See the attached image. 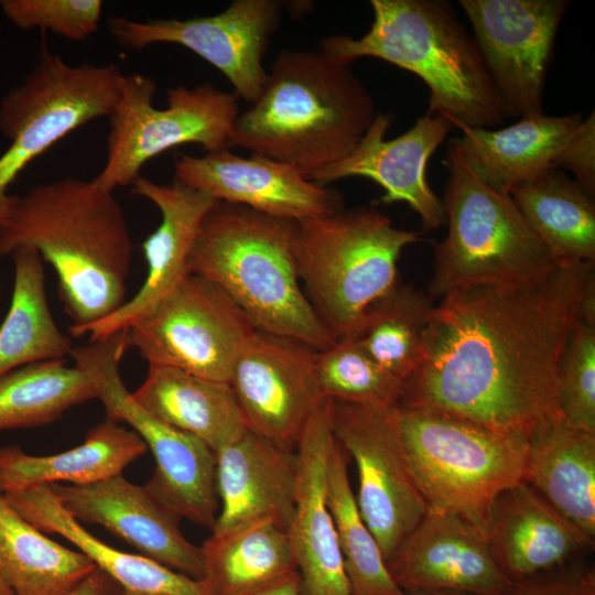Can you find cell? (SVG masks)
Returning <instances> with one entry per match:
<instances>
[{
    "label": "cell",
    "mask_w": 595,
    "mask_h": 595,
    "mask_svg": "<svg viewBox=\"0 0 595 595\" xmlns=\"http://www.w3.org/2000/svg\"><path fill=\"white\" fill-rule=\"evenodd\" d=\"M483 533L496 563L511 582L565 569L592 547L524 480L496 497Z\"/></svg>",
    "instance_id": "cell-23"
},
{
    "label": "cell",
    "mask_w": 595,
    "mask_h": 595,
    "mask_svg": "<svg viewBox=\"0 0 595 595\" xmlns=\"http://www.w3.org/2000/svg\"><path fill=\"white\" fill-rule=\"evenodd\" d=\"M22 247L54 269L69 328L98 322L127 301L130 229L112 192L94 180L64 177L10 195L0 220V258Z\"/></svg>",
    "instance_id": "cell-2"
},
{
    "label": "cell",
    "mask_w": 595,
    "mask_h": 595,
    "mask_svg": "<svg viewBox=\"0 0 595 595\" xmlns=\"http://www.w3.org/2000/svg\"><path fill=\"white\" fill-rule=\"evenodd\" d=\"M331 405V400L318 405L295 446V500L286 531L303 595H351L326 500L327 465L336 441Z\"/></svg>",
    "instance_id": "cell-21"
},
{
    "label": "cell",
    "mask_w": 595,
    "mask_h": 595,
    "mask_svg": "<svg viewBox=\"0 0 595 595\" xmlns=\"http://www.w3.org/2000/svg\"><path fill=\"white\" fill-rule=\"evenodd\" d=\"M407 469L428 509L483 531L496 497L523 480L527 436L424 407L392 408Z\"/></svg>",
    "instance_id": "cell-7"
},
{
    "label": "cell",
    "mask_w": 595,
    "mask_h": 595,
    "mask_svg": "<svg viewBox=\"0 0 595 595\" xmlns=\"http://www.w3.org/2000/svg\"><path fill=\"white\" fill-rule=\"evenodd\" d=\"M375 101L349 65L321 51H282L260 98L239 113L229 148L296 169L307 178L344 159L376 117Z\"/></svg>",
    "instance_id": "cell-3"
},
{
    "label": "cell",
    "mask_w": 595,
    "mask_h": 595,
    "mask_svg": "<svg viewBox=\"0 0 595 595\" xmlns=\"http://www.w3.org/2000/svg\"><path fill=\"white\" fill-rule=\"evenodd\" d=\"M95 569L22 518L0 490V580L13 595H67Z\"/></svg>",
    "instance_id": "cell-32"
},
{
    "label": "cell",
    "mask_w": 595,
    "mask_h": 595,
    "mask_svg": "<svg viewBox=\"0 0 595 595\" xmlns=\"http://www.w3.org/2000/svg\"><path fill=\"white\" fill-rule=\"evenodd\" d=\"M554 165L573 173V180L595 196V111L583 118L563 145Z\"/></svg>",
    "instance_id": "cell-40"
},
{
    "label": "cell",
    "mask_w": 595,
    "mask_h": 595,
    "mask_svg": "<svg viewBox=\"0 0 595 595\" xmlns=\"http://www.w3.org/2000/svg\"><path fill=\"white\" fill-rule=\"evenodd\" d=\"M559 399L564 421L595 433V282L582 299L559 369Z\"/></svg>",
    "instance_id": "cell-38"
},
{
    "label": "cell",
    "mask_w": 595,
    "mask_h": 595,
    "mask_svg": "<svg viewBox=\"0 0 595 595\" xmlns=\"http://www.w3.org/2000/svg\"><path fill=\"white\" fill-rule=\"evenodd\" d=\"M314 378L323 400L393 405L401 394L402 381L380 367L356 337L316 351Z\"/></svg>",
    "instance_id": "cell-37"
},
{
    "label": "cell",
    "mask_w": 595,
    "mask_h": 595,
    "mask_svg": "<svg viewBox=\"0 0 595 595\" xmlns=\"http://www.w3.org/2000/svg\"><path fill=\"white\" fill-rule=\"evenodd\" d=\"M386 563L404 592L498 595L512 584L496 563L483 531L450 511L428 509Z\"/></svg>",
    "instance_id": "cell-20"
},
{
    "label": "cell",
    "mask_w": 595,
    "mask_h": 595,
    "mask_svg": "<svg viewBox=\"0 0 595 595\" xmlns=\"http://www.w3.org/2000/svg\"><path fill=\"white\" fill-rule=\"evenodd\" d=\"M0 299H1V282H0Z\"/></svg>",
    "instance_id": "cell-46"
},
{
    "label": "cell",
    "mask_w": 595,
    "mask_h": 595,
    "mask_svg": "<svg viewBox=\"0 0 595 595\" xmlns=\"http://www.w3.org/2000/svg\"><path fill=\"white\" fill-rule=\"evenodd\" d=\"M50 486L62 507L79 523L101 526L140 554L203 580L202 547L182 533V518L144 485L119 474L86 486Z\"/></svg>",
    "instance_id": "cell-19"
},
{
    "label": "cell",
    "mask_w": 595,
    "mask_h": 595,
    "mask_svg": "<svg viewBox=\"0 0 595 595\" xmlns=\"http://www.w3.org/2000/svg\"><path fill=\"white\" fill-rule=\"evenodd\" d=\"M173 183L296 223L344 208L339 193L310 181L293 166L258 154L244 158L229 149L203 156L181 154Z\"/></svg>",
    "instance_id": "cell-18"
},
{
    "label": "cell",
    "mask_w": 595,
    "mask_h": 595,
    "mask_svg": "<svg viewBox=\"0 0 595 595\" xmlns=\"http://www.w3.org/2000/svg\"><path fill=\"white\" fill-rule=\"evenodd\" d=\"M523 480L589 543L595 541V433L564 419L527 437Z\"/></svg>",
    "instance_id": "cell-27"
},
{
    "label": "cell",
    "mask_w": 595,
    "mask_h": 595,
    "mask_svg": "<svg viewBox=\"0 0 595 595\" xmlns=\"http://www.w3.org/2000/svg\"><path fill=\"white\" fill-rule=\"evenodd\" d=\"M331 401L335 437L356 464L357 505L387 561L428 511L402 456L394 404Z\"/></svg>",
    "instance_id": "cell-14"
},
{
    "label": "cell",
    "mask_w": 595,
    "mask_h": 595,
    "mask_svg": "<svg viewBox=\"0 0 595 595\" xmlns=\"http://www.w3.org/2000/svg\"><path fill=\"white\" fill-rule=\"evenodd\" d=\"M0 7L19 29L84 41L97 31L104 4L100 0H1Z\"/></svg>",
    "instance_id": "cell-39"
},
{
    "label": "cell",
    "mask_w": 595,
    "mask_h": 595,
    "mask_svg": "<svg viewBox=\"0 0 595 595\" xmlns=\"http://www.w3.org/2000/svg\"><path fill=\"white\" fill-rule=\"evenodd\" d=\"M9 505L44 533H56L86 554L121 595H212L204 580L170 569L142 554L112 548L91 534L60 504L50 485L4 491Z\"/></svg>",
    "instance_id": "cell-26"
},
{
    "label": "cell",
    "mask_w": 595,
    "mask_h": 595,
    "mask_svg": "<svg viewBox=\"0 0 595 595\" xmlns=\"http://www.w3.org/2000/svg\"><path fill=\"white\" fill-rule=\"evenodd\" d=\"M498 595H595L592 569L565 567L512 584Z\"/></svg>",
    "instance_id": "cell-41"
},
{
    "label": "cell",
    "mask_w": 595,
    "mask_h": 595,
    "mask_svg": "<svg viewBox=\"0 0 595 595\" xmlns=\"http://www.w3.org/2000/svg\"><path fill=\"white\" fill-rule=\"evenodd\" d=\"M201 547L212 595H246L298 572L288 531L273 521L212 532Z\"/></svg>",
    "instance_id": "cell-31"
},
{
    "label": "cell",
    "mask_w": 595,
    "mask_h": 595,
    "mask_svg": "<svg viewBox=\"0 0 595 595\" xmlns=\"http://www.w3.org/2000/svg\"><path fill=\"white\" fill-rule=\"evenodd\" d=\"M143 440L131 429L106 418L85 441L53 455H32L20 446L0 447V490H23L41 485L86 486L122 474L147 452Z\"/></svg>",
    "instance_id": "cell-28"
},
{
    "label": "cell",
    "mask_w": 595,
    "mask_h": 595,
    "mask_svg": "<svg viewBox=\"0 0 595 595\" xmlns=\"http://www.w3.org/2000/svg\"><path fill=\"white\" fill-rule=\"evenodd\" d=\"M419 236L394 227L371 206L298 223L299 277L316 316L336 342L355 337L370 305L398 283L399 257Z\"/></svg>",
    "instance_id": "cell-6"
},
{
    "label": "cell",
    "mask_w": 595,
    "mask_h": 595,
    "mask_svg": "<svg viewBox=\"0 0 595 595\" xmlns=\"http://www.w3.org/2000/svg\"><path fill=\"white\" fill-rule=\"evenodd\" d=\"M67 595H121L118 585L100 569H96Z\"/></svg>",
    "instance_id": "cell-42"
},
{
    "label": "cell",
    "mask_w": 595,
    "mask_h": 595,
    "mask_svg": "<svg viewBox=\"0 0 595 595\" xmlns=\"http://www.w3.org/2000/svg\"><path fill=\"white\" fill-rule=\"evenodd\" d=\"M595 262L558 264L536 279L476 284L435 304L422 360L399 402L527 436L563 415L561 359Z\"/></svg>",
    "instance_id": "cell-1"
},
{
    "label": "cell",
    "mask_w": 595,
    "mask_h": 595,
    "mask_svg": "<svg viewBox=\"0 0 595 595\" xmlns=\"http://www.w3.org/2000/svg\"><path fill=\"white\" fill-rule=\"evenodd\" d=\"M96 398L90 377L65 358L19 367L0 376V431L50 424Z\"/></svg>",
    "instance_id": "cell-34"
},
{
    "label": "cell",
    "mask_w": 595,
    "mask_h": 595,
    "mask_svg": "<svg viewBox=\"0 0 595 595\" xmlns=\"http://www.w3.org/2000/svg\"><path fill=\"white\" fill-rule=\"evenodd\" d=\"M316 350L256 331L242 347L229 385L247 429L288 450L324 401L314 378Z\"/></svg>",
    "instance_id": "cell-16"
},
{
    "label": "cell",
    "mask_w": 595,
    "mask_h": 595,
    "mask_svg": "<svg viewBox=\"0 0 595 595\" xmlns=\"http://www.w3.org/2000/svg\"><path fill=\"white\" fill-rule=\"evenodd\" d=\"M374 20L363 36L324 37L320 51L350 65L379 58L428 86V113L454 128H497L508 117L478 46L445 0H370Z\"/></svg>",
    "instance_id": "cell-4"
},
{
    "label": "cell",
    "mask_w": 595,
    "mask_h": 595,
    "mask_svg": "<svg viewBox=\"0 0 595 595\" xmlns=\"http://www.w3.org/2000/svg\"><path fill=\"white\" fill-rule=\"evenodd\" d=\"M508 117L542 113L565 0H459Z\"/></svg>",
    "instance_id": "cell-15"
},
{
    "label": "cell",
    "mask_w": 595,
    "mask_h": 595,
    "mask_svg": "<svg viewBox=\"0 0 595 595\" xmlns=\"http://www.w3.org/2000/svg\"><path fill=\"white\" fill-rule=\"evenodd\" d=\"M148 366L143 382L131 393L159 421L199 437L214 452L247 430L229 383L170 366Z\"/></svg>",
    "instance_id": "cell-29"
},
{
    "label": "cell",
    "mask_w": 595,
    "mask_h": 595,
    "mask_svg": "<svg viewBox=\"0 0 595 595\" xmlns=\"http://www.w3.org/2000/svg\"><path fill=\"white\" fill-rule=\"evenodd\" d=\"M246 595H303L301 578L299 573L294 572L273 584Z\"/></svg>",
    "instance_id": "cell-43"
},
{
    "label": "cell",
    "mask_w": 595,
    "mask_h": 595,
    "mask_svg": "<svg viewBox=\"0 0 595 595\" xmlns=\"http://www.w3.org/2000/svg\"><path fill=\"white\" fill-rule=\"evenodd\" d=\"M123 75L116 64L77 66L43 48L23 83L0 102V130L11 141L0 156V218L8 187L57 141L99 117H110Z\"/></svg>",
    "instance_id": "cell-11"
},
{
    "label": "cell",
    "mask_w": 595,
    "mask_h": 595,
    "mask_svg": "<svg viewBox=\"0 0 595 595\" xmlns=\"http://www.w3.org/2000/svg\"><path fill=\"white\" fill-rule=\"evenodd\" d=\"M11 257L13 292L0 326V376L29 364L63 359L73 349L51 312L42 257L29 247L17 249Z\"/></svg>",
    "instance_id": "cell-33"
},
{
    "label": "cell",
    "mask_w": 595,
    "mask_h": 595,
    "mask_svg": "<svg viewBox=\"0 0 595 595\" xmlns=\"http://www.w3.org/2000/svg\"><path fill=\"white\" fill-rule=\"evenodd\" d=\"M405 595H465L456 592H445V591H408Z\"/></svg>",
    "instance_id": "cell-44"
},
{
    "label": "cell",
    "mask_w": 595,
    "mask_h": 595,
    "mask_svg": "<svg viewBox=\"0 0 595 595\" xmlns=\"http://www.w3.org/2000/svg\"><path fill=\"white\" fill-rule=\"evenodd\" d=\"M126 334L122 329L73 347L69 356L93 380L106 418L127 423L151 451L155 467L144 486L181 518L212 531L219 510L216 453L199 437L159 421L133 399L120 374Z\"/></svg>",
    "instance_id": "cell-10"
},
{
    "label": "cell",
    "mask_w": 595,
    "mask_h": 595,
    "mask_svg": "<svg viewBox=\"0 0 595 595\" xmlns=\"http://www.w3.org/2000/svg\"><path fill=\"white\" fill-rule=\"evenodd\" d=\"M349 456L335 441L326 475V500L343 555L351 595H405L393 581L366 524L348 476Z\"/></svg>",
    "instance_id": "cell-35"
},
{
    "label": "cell",
    "mask_w": 595,
    "mask_h": 595,
    "mask_svg": "<svg viewBox=\"0 0 595 595\" xmlns=\"http://www.w3.org/2000/svg\"><path fill=\"white\" fill-rule=\"evenodd\" d=\"M434 306L429 294L398 282L370 305L355 337L380 367L403 382L422 360Z\"/></svg>",
    "instance_id": "cell-36"
},
{
    "label": "cell",
    "mask_w": 595,
    "mask_h": 595,
    "mask_svg": "<svg viewBox=\"0 0 595 595\" xmlns=\"http://www.w3.org/2000/svg\"><path fill=\"white\" fill-rule=\"evenodd\" d=\"M391 116L379 112L355 149L344 159L313 173L309 180L326 186L346 177H366L383 190L378 204L407 203L426 230L445 225L442 198L426 177L430 158L454 129L439 115L425 113L404 133L390 140L385 137Z\"/></svg>",
    "instance_id": "cell-17"
},
{
    "label": "cell",
    "mask_w": 595,
    "mask_h": 595,
    "mask_svg": "<svg viewBox=\"0 0 595 595\" xmlns=\"http://www.w3.org/2000/svg\"><path fill=\"white\" fill-rule=\"evenodd\" d=\"M583 118L581 113L529 115L505 128H463L448 143L480 181L509 195L555 166L560 151Z\"/></svg>",
    "instance_id": "cell-25"
},
{
    "label": "cell",
    "mask_w": 595,
    "mask_h": 595,
    "mask_svg": "<svg viewBox=\"0 0 595 595\" xmlns=\"http://www.w3.org/2000/svg\"><path fill=\"white\" fill-rule=\"evenodd\" d=\"M155 82L142 74L123 75L118 101L109 117L107 156L93 178L113 192L132 185L151 159L169 149L195 143L204 151L229 149L234 123L239 115L238 97L204 83L194 88L167 90V107L153 106Z\"/></svg>",
    "instance_id": "cell-9"
},
{
    "label": "cell",
    "mask_w": 595,
    "mask_h": 595,
    "mask_svg": "<svg viewBox=\"0 0 595 595\" xmlns=\"http://www.w3.org/2000/svg\"><path fill=\"white\" fill-rule=\"evenodd\" d=\"M0 595H13L11 591L0 580Z\"/></svg>",
    "instance_id": "cell-45"
},
{
    "label": "cell",
    "mask_w": 595,
    "mask_h": 595,
    "mask_svg": "<svg viewBox=\"0 0 595 595\" xmlns=\"http://www.w3.org/2000/svg\"><path fill=\"white\" fill-rule=\"evenodd\" d=\"M126 331L127 349L134 348L148 365L229 383L242 347L257 329L220 288L188 274Z\"/></svg>",
    "instance_id": "cell-12"
},
{
    "label": "cell",
    "mask_w": 595,
    "mask_h": 595,
    "mask_svg": "<svg viewBox=\"0 0 595 595\" xmlns=\"http://www.w3.org/2000/svg\"><path fill=\"white\" fill-rule=\"evenodd\" d=\"M132 194L152 202L161 223L142 242L148 272L139 291L117 311L93 324L69 328L74 336L89 342L127 329L149 313L190 273L187 261L201 225L217 202L210 195L176 183L160 185L139 176Z\"/></svg>",
    "instance_id": "cell-22"
},
{
    "label": "cell",
    "mask_w": 595,
    "mask_h": 595,
    "mask_svg": "<svg viewBox=\"0 0 595 595\" xmlns=\"http://www.w3.org/2000/svg\"><path fill=\"white\" fill-rule=\"evenodd\" d=\"M443 165L447 232L434 244L433 301L469 285L529 281L559 264L511 197L480 181L450 143Z\"/></svg>",
    "instance_id": "cell-8"
},
{
    "label": "cell",
    "mask_w": 595,
    "mask_h": 595,
    "mask_svg": "<svg viewBox=\"0 0 595 595\" xmlns=\"http://www.w3.org/2000/svg\"><path fill=\"white\" fill-rule=\"evenodd\" d=\"M283 8L278 0H235L224 11L208 17L148 21L111 17L108 28L120 45L132 51L156 43L186 47L217 68L238 98L253 105L267 84L262 62L281 23Z\"/></svg>",
    "instance_id": "cell-13"
},
{
    "label": "cell",
    "mask_w": 595,
    "mask_h": 595,
    "mask_svg": "<svg viewBox=\"0 0 595 595\" xmlns=\"http://www.w3.org/2000/svg\"><path fill=\"white\" fill-rule=\"evenodd\" d=\"M296 235V221L217 201L201 225L187 271L220 288L257 331L323 351L336 340L304 293Z\"/></svg>",
    "instance_id": "cell-5"
},
{
    "label": "cell",
    "mask_w": 595,
    "mask_h": 595,
    "mask_svg": "<svg viewBox=\"0 0 595 595\" xmlns=\"http://www.w3.org/2000/svg\"><path fill=\"white\" fill-rule=\"evenodd\" d=\"M215 453L219 510L212 532L262 520L288 529L295 500V453L248 429Z\"/></svg>",
    "instance_id": "cell-24"
},
{
    "label": "cell",
    "mask_w": 595,
    "mask_h": 595,
    "mask_svg": "<svg viewBox=\"0 0 595 595\" xmlns=\"http://www.w3.org/2000/svg\"><path fill=\"white\" fill-rule=\"evenodd\" d=\"M509 196L559 264L595 262V202L567 173L553 166Z\"/></svg>",
    "instance_id": "cell-30"
}]
</instances>
